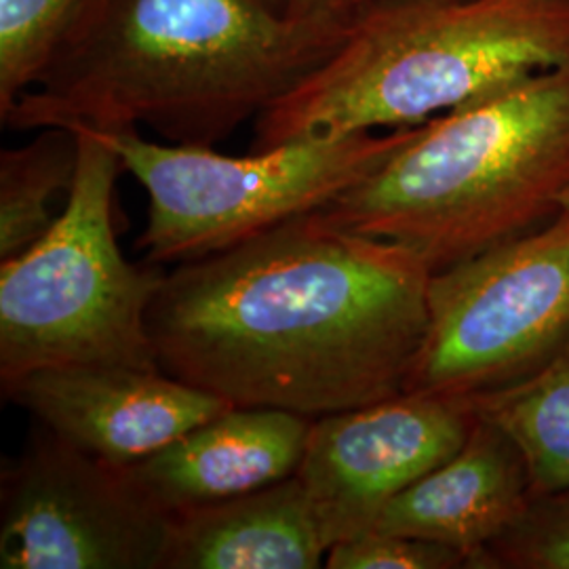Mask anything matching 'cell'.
Here are the masks:
<instances>
[{"label":"cell","mask_w":569,"mask_h":569,"mask_svg":"<svg viewBox=\"0 0 569 569\" xmlns=\"http://www.w3.org/2000/svg\"><path fill=\"white\" fill-rule=\"evenodd\" d=\"M427 262L310 211L164 272L148 331L164 373L310 420L406 392Z\"/></svg>","instance_id":"cell-1"},{"label":"cell","mask_w":569,"mask_h":569,"mask_svg":"<svg viewBox=\"0 0 569 569\" xmlns=\"http://www.w3.org/2000/svg\"><path fill=\"white\" fill-rule=\"evenodd\" d=\"M350 18H291L264 0H82L41 77L0 117L18 131L146 127L216 148L305 81Z\"/></svg>","instance_id":"cell-2"},{"label":"cell","mask_w":569,"mask_h":569,"mask_svg":"<svg viewBox=\"0 0 569 569\" xmlns=\"http://www.w3.org/2000/svg\"><path fill=\"white\" fill-rule=\"evenodd\" d=\"M569 209V60L425 122L323 207L403 244L430 272L523 237Z\"/></svg>","instance_id":"cell-3"},{"label":"cell","mask_w":569,"mask_h":569,"mask_svg":"<svg viewBox=\"0 0 569 569\" xmlns=\"http://www.w3.org/2000/svg\"><path fill=\"white\" fill-rule=\"evenodd\" d=\"M566 60L569 0L366 7L333 56L256 119L251 150L422 124Z\"/></svg>","instance_id":"cell-4"},{"label":"cell","mask_w":569,"mask_h":569,"mask_svg":"<svg viewBox=\"0 0 569 569\" xmlns=\"http://www.w3.org/2000/svg\"><path fill=\"white\" fill-rule=\"evenodd\" d=\"M77 178L39 243L0 262V385L42 367L161 369L148 310L164 281L159 266L129 264L114 226L121 157L87 127Z\"/></svg>","instance_id":"cell-5"},{"label":"cell","mask_w":569,"mask_h":569,"mask_svg":"<svg viewBox=\"0 0 569 569\" xmlns=\"http://www.w3.org/2000/svg\"><path fill=\"white\" fill-rule=\"evenodd\" d=\"M425 124V122H422ZM422 124L308 136L244 157L152 142L140 129L96 131L148 194L146 264H182L319 211L411 142Z\"/></svg>","instance_id":"cell-6"},{"label":"cell","mask_w":569,"mask_h":569,"mask_svg":"<svg viewBox=\"0 0 569 569\" xmlns=\"http://www.w3.org/2000/svg\"><path fill=\"white\" fill-rule=\"evenodd\" d=\"M569 338V209L432 272L428 329L406 392L467 399L545 363Z\"/></svg>","instance_id":"cell-7"},{"label":"cell","mask_w":569,"mask_h":569,"mask_svg":"<svg viewBox=\"0 0 569 569\" xmlns=\"http://www.w3.org/2000/svg\"><path fill=\"white\" fill-rule=\"evenodd\" d=\"M167 533L124 468L42 425L2 475V569H161Z\"/></svg>","instance_id":"cell-8"},{"label":"cell","mask_w":569,"mask_h":569,"mask_svg":"<svg viewBox=\"0 0 569 569\" xmlns=\"http://www.w3.org/2000/svg\"><path fill=\"white\" fill-rule=\"evenodd\" d=\"M472 422L465 399L422 392L312 420L296 475L327 547L373 528L395 496L465 446Z\"/></svg>","instance_id":"cell-9"},{"label":"cell","mask_w":569,"mask_h":569,"mask_svg":"<svg viewBox=\"0 0 569 569\" xmlns=\"http://www.w3.org/2000/svg\"><path fill=\"white\" fill-rule=\"evenodd\" d=\"M42 427L103 462L129 467L232 406L163 369L42 367L2 390Z\"/></svg>","instance_id":"cell-10"},{"label":"cell","mask_w":569,"mask_h":569,"mask_svg":"<svg viewBox=\"0 0 569 569\" xmlns=\"http://www.w3.org/2000/svg\"><path fill=\"white\" fill-rule=\"evenodd\" d=\"M312 420L272 407L230 406L124 472L164 515L268 488L298 472Z\"/></svg>","instance_id":"cell-11"},{"label":"cell","mask_w":569,"mask_h":569,"mask_svg":"<svg viewBox=\"0 0 569 569\" xmlns=\"http://www.w3.org/2000/svg\"><path fill=\"white\" fill-rule=\"evenodd\" d=\"M529 496L519 449L475 416L465 446L395 496L371 529L425 538L460 550L468 563L481 561L528 515Z\"/></svg>","instance_id":"cell-12"},{"label":"cell","mask_w":569,"mask_h":569,"mask_svg":"<svg viewBox=\"0 0 569 569\" xmlns=\"http://www.w3.org/2000/svg\"><path fill=\"white\" fill-rule=\"evenodd\" d=\"M326 536L298 475L239 498L169 515L161 569H317Z\"/></svg>","instance_id":"cell-13"},{"label":"cell","mask_w":569,"mask_h":569,"mask_svg":"<svg viewBox=\"0 0 569 569\" xmlns=\"http://www.w3.org/2000/svg\"><path fill=\"white\" fill-rule=\"evenodd\" d=\"M465 403L519 449L531 496L569 491V338L526 376Z\"/></svg>","instance_id":"cell-14"},{"label":"cell","mask_w":569,"mask_h":569,"mask_svg":"<svg viewBox=\"0 0 569 569\" xmlns=\"http://www.w3.org/2000/svg\"><path fill=\"white\" fill-rule=\"evenodd\" d=\"M79 167V136L68 127H44L18 148L0 152V262L39 243L56 218L51 207L70 192Z\"/></svg>","instance_id":"cell-15"},{"label":"cell","mask_w":569,"mask_h":569,"mask_svg":"<svg viewBox=\"0 0 569 569\" xmlns=\"http://www.w3.org/2000/svg\"><path fill=\"white\" fill-rule=\"evenodd\" d=\"M82 0H0V117L41 77Z\"/></svg>","instance_id":"cell-16"},{"label":"cell","mask_w":569,"mask_h":569,"mask_svg":"<svg viewBox=\"0 0 569 569\" xmlns=\"http://www.w3.org/2000/svg\"><path fill=\"white\" fill-rule=\"evenodd\" d=\"M329 569H453L468 566L460 550L425 538L367 529L333 545L327 552Z\"/></svg>","instance_id":"cell-17"},{"label":"cell","mask_w":569,"mask_h":569,"mask_svg":"<svg viewBox=\"0 0 569 569\" xmlns=\"http://www.w3.org/2000/svg\"><path fill=\"white\" fill-rule=\"evenodd\" d=\"M550 509V507H549ZM538 519L526 515L489 550H505L507 559L526 568L569 569V505H561ZM488 557V555H486Z\"/></svg>","instance_id":"cell-18"},{"label":"cell","mask_w":569,"mask_h":569,"mask_svg":"<svg viewBox=\"0 0 569 569\" xmlns=\"http://www.w3.org/2000/svg\"><path fill=\"white\" fill-rule=\"evenodd\" d=\"M357 0H287L291 18H352Z\"/></svg>","instance_id":"cell-19"},{"label":"cell","mask_w":569,"mask_h":569,"mask_svg":"<svg viewBox=\"0 0 569 569\" xmlns=\"http://www.w3.org/2000/svg\"><path fill=\"white\" fill-rule=\"evenodd\" d=\"M407 2H425V0H357L355 11L366 7H387V4H407Z\"/></svg>","instance_id":"cell-20"},{"label":"cell","mask_w":569,"mask_h":569,"mask_svg":"<svg viewBox=\"0 0 569 569\" xmlns=\"http://www.w3.org/2000/svg\"><path fill=\"white\" fill-rule=\"evenodd\" d=\"M268 7H272V9H277V11H281L284 13V9H287V0H264Z\"/></svg>","instance_id":"cell-21"}]
</instances>
